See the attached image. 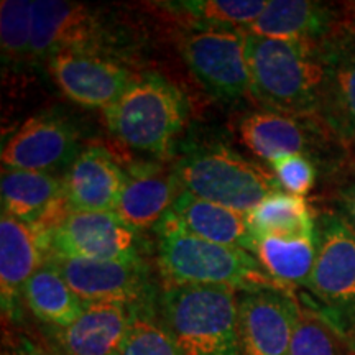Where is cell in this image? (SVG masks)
I'll return each mask as SVG.
<instances>
[{"label": "cell", "mask_w": 355, "mask_h": 355, "mask_svg": "<svg viewBox=\"0 0 355 355\" xmlns=\"http://www.w3.org/2000/svg\"><path fill=\"white\" fill-rule=\"evenodd\" d=\"M247 63L250 96L265 110L319 119L324 79L319 42L247 33Z\"/></svg>", "instance_id": "cell-1"}, {"label": "cell", "mask_w": 355, "mask_h": 355, "mask_svg": "<svg viewBox=\"0 0 355 355\" xmlns=\"http://www.w3.org/2000/svg\"><path fill=\"white\" fill-rule=\"evenodd\" d=\"M155 230L157 263L166 286H217L235 291L283 288L265 273L254 254L188 232L171 211Z\"/></svg>", "instance_id": "cell-2"}, {"label": "cell", "mask_w": 355, "mask_h": 355, "mask_svg": "<svg viewBox=\"0 0 355 355\" xmlns=\"http://www.w3.org/2000/svg\"><path fill=\"white\" fill-rule=\"evenodd\" d=\"M237 293L217 286H166L158 318L181 355H242Z\"/></svg>", "instance_id": "cell-3"}, {"label": "cell", "mask_w": 355, "mask_h": 355, "mask_svg": "<svg viewBox=\"0 0 355 355\" xmlns=\"http://www.w3.org/2000/svg\"><path fill=\"white\" fill-rule=\"evenodd\" d=\"M318 257L300 298L355 355V232L339 212L316 217Z\"/></svg>", "instance_id": "cell-4"}, {"label": "cell", "mask_w": 355, "mask_h": 355, "mask_svg": "<svg viewBox=\"0 0 355 355\" xmlns=\"http://www.w3.org/2000/svg\"><path fill=\"white\" fill-rule=\"evenodd\" d=\"M186 117L184 94L157 73L139 74L127 91L104 109V122L115 139L155 157L170 152Z\"/></svg>", "instance_id": "cell-5"}, {"label": "cell", "mask_w": 355, "mask_h": 355, "mask_svg": "<svg viewBox=\"0 0 355 355\" xmlns=\"http://www.w3.org/2000/svg\"><path fill=\"white\" fill-rule=\"evenodd\" d=\"M173 168L184 193L243 214L282 191L273 170L224 145L194 146Z\"/></svg>", "instance_id": "cell-6"}, {"label": "cell", "mask_w": 355, "mask_h": 355, "mask_svg": "<svg viewBox=\"0 0 355 355\" xmlns=\"http://www.w3.org/2000/svg\"><path fill=\"white\" fill-rule=\"evenodd\" d=\"M33 58L46 61L63 50L96 53L125 61L130 51V35L107 12L79 2L35 0Z\"/></svg>", "instance_id": "cell-7"}, {"label": "cell", "mask_w": 355, "mask_h": 355, "mask_svg": "<svg viewBox=\"0 0 355 355\" xmlns=\"http://www.w3.org/2000/svg\"><path fill=\"white\" fill-rule=\"evenodd\" d=\"M46 261L50 259L137 260L140 234L114 211H69L46 227H33Z\"/></svg>", "instance_id": "cell-8"}, {"label": "cell", "mask_w": 355, "mask_h": 355, "mask_svg": "<svg viewBox=\"0 0 355 355\" xmlns=\"http://www.w3.org/2000/svg\"><path fill=\"white\" fill-rule=\"evenodd\" d=\"M180 51L199 84L220 101L250 94L247 33L229 26H191L181 35Z\"/></svg>", "instance_id": "cell-9"}, {"label": "cell", "mask_w": 355, "mask_h": 355, "mask_svg": "<svg viewBox=\"0 0 355 355\" xmlns=\"http://www.w3.org/2000/svg\"><path fill=\"white\" fill-rule=\"evenodd\" d=\"M61 277L84 303L114 301L139 311H155L159 296L144 259L83 260L50 259Z\"/></svg>", "instance_id": "cell-10"}, {"label": "cell", "mask_w": 355, "mask_h": 355, "mask_svg": "<svg viewBox=\"0 0 355 355\" xmlns=\"http://www.w3.org/2000/svg\"><path fill=\"white\" fill-rule=\"evenodd\" d=\"M296 293L260 288L237 293V329L242 355H288L300 319Z\"/></svg>", "instance_id": "cell-11"}, {"label": "cell", "mask_w": 355, "mask_h": 355, "mask_svg": "<svg viewBox=\"0 0 355 355\" xmlns=\"http://www.w3.org/2000/svg\"><path fill=\"white\" fill-rule=\"evenodd\" d=\"M324 71L319 119L355 145V20L343 19L319 42Z\"/></svg>", "instance_id": "cell-12"}, {"label": "cell", "mask_w": 355, "mask_h": 355, "mask_svg": "<svg viewBox=\"0 0 355 355\" xmlns=\"http://www.w3.org/2000/svg\"><path fill=\"white\" fill-rule=\"evenodd\" d=\"M76 127L64 115L43 112L26 119L2 146L3 170L55 173L81 152Z\"/></svg>", "instance_id": "cell-13"}, {"label": "cell", "mask_w": 355, "mask_h": 355, "mask_svg": "<svg viewBox=\"0 0 355 355\" xmlns=\"http://www.w3.org/2000/svg\"><path fill=\"white\" fill-rule=\"evenodd\" d=\"M237 132L242 144L266 163L286 155L321 158L329 139L339 140L316 117H295L270 110L243 115L237 123Z\"/></svg>", "instance_id": "cell-14"}, {"label": "cell", "mask_w": 355, "mask_h": 355, "mask_svg": "<svg viewBox=\"0 0 355 355\" xmlns=\"http://www.w3.org/2000/svg\"><path fill=\"white\" fill-rule=\"evenodd\" d=\"M48 71L66 97L84 107L112 105L137 78L123 61L96 53L63 50L46 60Z\"/></svg>", "instance_id": "cell-15"}, {"label": "cell", "mask_w": 355, "mask_h": 355, "mask_svg": "<svg viewBox=\"0 0 355 355\" xmlns=\"http://www.w3.org/2000/svg\"><path fill=\"white\" fill-rule=\"evenodd\" d=\"M139 309L114 301L86 303L66 327L40 326L46 347L61 355H121L127 332Z\"/></svg>", "instance_id": "cell-16"}, {"label": "cell", "mask_w": 355, "mask_h": 355, "mask_svg": "<svg viewBox=\"0 0 355 355\" xmlns=\"http://www.w3.org/2000/svg\"><path fill=\"white\" fill-rule=\"evenodd\" d=\"M64 199L69 211H115L127 171L107 150L89 145L79 152L64 171Z\"/></svg>", "instance_id": "cell-17"}, {"label": "cell", "mask_w": 355, "mask_h": 355, "mask_svg": "<svg viewBox=\"0 0 355 355\" xmlns=\"http://www.w3.org/2000/svg\"><path fill=\"white\" fill-rule=\"evenodd\" d=\"M46 263L38 234L32 225L2 214L0 219V304L3 318L24 319V293L33 273Z\"/></svg>", "instance_id": "cell-18"}, {"label": "cell", "mask_w": 355, "mask_h": 355, "mask_svg": "<svg viewBox=\"0 0 355 355\" xmlns=\"http://www.w3.org/2000/svg\"><path fill=\"white\" fill-rule=\"evenodd\" d=\"M181 193L183 189L175 168L166 170L152 163L135 165L127 171L125 184L114 212L128 227L140 234L157 229Z\"/></svg>", "instance_id": "cell-19"}, {"label": "cell", "mask_w": 355, "mask_h": 355, "mask_svg": "<svg viewBox=\"0 0 355 355\" xmlns=\"http://www.w3.org/2000/svg\"><path fill=\"white\" fill-rule=\"evenodd\" d=\"M0 196L2 214L32 227H46L69 212L63 178L55 173L3 170Z\"/></svg>", "instance_id": "cell-20"}, {"label": "cell", "mask_w": 355, "mask_h": 355, "mask_svg": "<svg viewBox=\"0 0 355 355\" xmlns=\"http://www.w3.org/2000/svg\"><path fill=\"white\" fill-rule=\"evenodd\" d=\"M343 20L334 8L308 0H270L247 33L266 38L321 42Z\"/></svg>", "instance_id": "cell-21"}, {"label": "cell", "mask_w": 355, "mask_h": 355, "mask_svg": "<svg viewBox=\"0 0 355 355\" xmlns=\"http://www.w3.org/2000/svg\"><path fill=\"white\" fill-rule=\"evenodd\" d=\"M171 214L198 237L255 254L257 237L243 212L204 201L183 191L173 204Z\"/></svg>", "instance_id": "cell-22"}, {"label": "cell", "mask_w": 355, "mask_h": 355, "mask_svg": "<svg viewBox=\"0 0 355 355\" xmlns=\"http://www.w3.org/2000/svg\"><path fill=\"white\" fill-rule=\"evenodd\" d=\"M261 268L285 290L308 288L318 257L314 237H261L255 254Z\"/></svg>", "instance_id": "cell-23"}, {"label": "cell", "mask_w": 355, "mask_h": 355, "mask_svg": "<svg viewBox=\"0 0 355 355\" xmlns=\"http://www.w3.org/2000/svg\"><path fill=\"white\" fill-rule=\"evenodd\" d=\"M25 309L44 327H66L83 313L86 303L71 290L51 263H43L28 279L24 293Z\"/></svg>", "instance_id": "cell-24"}, {"label": "cell", "mask_w": 355, "mask_h": 355, "mask_svg": "<svg viewBox=\"0 0 355 355\" xmlns=\"http://www.w3.org/2000/svg\"><path fill=\"white\" fill-rule=\"evenodd\" d=\"M255 237H314L316 217L304 198L279 191L247 214Z\"/></svg>", "instance_id": "cell-25"}, {"label": "cell", "mask_w": 355, "mask_h": 355, "mask_svg": "<svg viewBox=\"0 0 355 355\" xmlns=\"http://www.w3.org/2000/svg\"><path fill=\"white\" fill-rule=\"evenodd\" d=\"M191 26H229L245 30L266 7L263 0H184L158 3Z\"/></svg>", "instance_id": "cell-26"}, {"label": "cell", "mask_w": 355, "mask_h": 355, "mask_svg": "<svg viewBox=\"0 0 355 355\" xmlns=\"http://www.w3.org/2000/svg\"><path fill=\"white\" fill-rule=\"evenodd\" d=\"M0 43L7 68L20 69L35 63L32 2L3 0L0 7Z\"/></svg>", "instance_id": "cell-27"}, {"label": "cell", "mask_w": 355, "mask_h": 355, "mask_svg": "<svg viewBox=\"0 0 355 355\" xmlns=\"http://www.w3.org/2000/svg\"><path fill=\"white\" fill-rule=\"evenodd\" d=\"M288 355H350V350L329 324L301 303Z\"/></svg>", "instance_id": "cell-28"}, {"label": "cell", "mask_w": 355, "mask_h": 355, "mask_svg": "<svg viewBox=\"0 0 355 355\" xmlns=\"http://www.w3.org/2000/svg\"><path fill=\"white\" fill-rule=\"evenodd\" d=\"M121 355H181L155 311H139L127 332Z\"/></svg>", "instance_id": "cell-29"}, {"label": "cell", "mask_w": 355, "mask_h": 355, "mask_svg": "<svg viewBox=\"0 0 355 355\" xmlns=\"http://www.w3.org/2000/svg\"><path fill=\"white\" fill-rule=\"evenodd\" d=\"M279 186L288 194L303 198L313 189L316 181V168L304 155H286L270 163Z\"/></svg>", "instance_id": "cell-30"}, {"label": "cell", "mask_w": 355, "mask_h": 355, "mask_svg": "<svg viewBox=\"0 0 355 355\" xmlns=\"http://www.w3.org/2000/svg\"><path fill=\"white\" fill-rule=\"evenodd\" d=\"M339 214L347 220V224L355 232V173L339 189Z\"/></svg>", "instance_id": "cell-31"}, {"label": "cell", "mask_w": 355, "mask_h": 355, "mask_svg": "<svg viewBox=\"0 0 355 355\" xmlns=\"http://www.w3.org/2000/svg\"><path fill=\"white\" fill-rule=\"evenodd\" d=\"M8 355H61L44 344L35 343L25 336H19L8 345Z\"/></svg>", "instance_id": "cell-32"}]
</instances>
